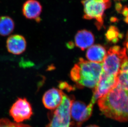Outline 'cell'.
Returning <instances> with one entry per match:
<instances>
[{
	"instance_id": "7",
	"label": "cell",
	"mask_w": 128,
	"mask_h": 127,
	"mask_svg": "<svg viewBox=\"0 0 128 127\" xmlns=\"http://www.w3.org/2000/svg\"><path fill=\"white\" fill-rule=\"evenodd\" d=\"M117 85V76L107 74L102 71L99 80L93 90L90 103L94 104L97 100L108 94Z\"/></svg>"
},
{
	"instance_id": "19",
	"label": "cell",
	"mask_w": 128,
	"mask_h": 127,
	"mask_svg": "<svg viewBox=\"0 0 128 127\" xmlns=\"http://www.w3.org/2000/svg\"><path fill=\"white\" fill-rule=\"evenodd\" d=\"M126 50H127V51H126V53H127V55H128V33H127V35H126Z\"/></svg>"
},
{
	"instance_id": "13",
	"label": "cell",
	"mask_w": 128,
	"mask_h": 127,
	"mask_svg": "<svg viewBox=\"0 0 128 127\" xmlns=\"http://www.w3.org/2000/svg\"><path fill=\"white\" fill-rule=\"evenodd\" d=\"M106 55L104 47L100 45H94L88 48L86 57L90 61L102 63L104 61Z\"/></svg>"
},
{
	"instance_id": "4",
	"label": "cell",
	"mask_w": 128,
	"mask_h": 127,
	"mask_svg": "<svg viewBox=\"0 0 128 127\" xmlns=\"http://www.w3.org/2000/svg\"><path fill=\"white\" fill-rule=\"evenodd\" d=\"M74 100L64 94L61 104L48 114L49 122L46 127H70V107Z\"/></svg>"
},
{
	"instance_id": "2",
	"label": "cell",
	"mask_w": 128,
	"mask_h": 127,
	"mask_svg": "<svg viewBox=\"0 0 128 127\" xmlns=\"http://www.w3.org/2000/svg\"><path fill=\"white\" fill-rule=\"evenodd\" d=\"M102 71V64L88 61L80 58L70 71L72 80L78 87L94 88Z\"/></svg>"
},
{
	"instance_id": "18",
	"label": "cell",
	"mask_w": 128,
	"mask_h": 127,
	"mask_svg": "<svg viewBox=\"0 0 128 127\" xmlns=\"http://www.w3.org/2000/svg\"><path fill=\"white\" fill-rule=\"evenodd\" d=\"M120 13L122 14L124 17V21L128 24V6H125L122 7Z\"/></svg>"
},
{
	"instance_id": "6",
	"label": "cell",
	"mask_w": 128,
	"mask_h": 127,
	"mask_svg": "<svg viewBox=\"0 0 128 127\" xmlns=\"http://www.w3.org/2000/svg\"><path fill=\"white\" fill-rule=\"evenodd\" d=\"M9 114L15 122L21 123L31 117L32 109L27 99L18 98L11 106Z\"/></svg>"
},
{
	"instance_id": "20",
	"label": "cell",
	"mask_w": 128,
	"mask_h": 127,
	"mask_svg": "<svg viewBox=\"0 0 128 127\" xmlns=\"http://www.w3.org/2000/svg\"><path fill=\"white\" fill-rule=\"evenodd\" d=\"M99 127V126H96V125H90L89 126H87V127Z\"/></svg>"
},
{
	"instance_id": "12",
	"label": "cell",
	"mask_w": 128,
	"mask_h": 127,
	"mask_svg": "<svg viewBox=\"0 0 128 127\" xmlns=\"http://www.w3.org/2000/svg\"><path fill=\"white\" fill-rule=\"evenodd\" d=\"M75 43L76 46L82 50L92 46L94 43V37L90 31L84 30L79 31L75 36Z\"/></svg>"
},
{
	"instance_id": "1",
	"label": "cell",
	"mask_w": 128,
	"mask_h": 127,
	"mask_svg": "<svg viewBox=\"0 0 128 127\" xmlns=\"http://www.w3.org/2000/svg\"><path fill=\"white\" fill-rule=\"evenodd\" d=\"M100 109L107 117L128 121V92L116 86L98 101Z\"/></svg>"
},
{
	"instance_id": "10",
	"label": "cell",
	"mask_w": 128,
	"mask_h": 127,
	"mask_svg": "<svg viewBox=\"0 0 128 127\" xmlns=\"http://www.w3.org/2000/svg\"><path fill=\"white\" fill-rule=\"evenodd\" d=\"M42 11L41 4L37 0H27L23 4L22 12L25 17L39 22Z\"/></svg>"
},
{
	"instance_id": "5",
	"label": "cell",
	"mask_w": 128,
	"mask_h": 127,
	"mask_svg": "<svg viewBox=\"0 0 128 127\" xmlns=\"http://www.w3.org/2000/svg\"><path fill=\"white\" fill-rule=\"evenodd\" d=\"M128 59L126 48L114 46L106 53L102 64V71L107 74L117 76L122 64Z\"/></svg>"
},
{
	"instance_id": "3",
	"label": "cell",
	"mask_w": 128,
	"mask_h": 127,
	"mask_svg": "<svg viewBox=\"0 0 128 127\" xmlns=\"http://www.w3.org/2000/svg\"><path fill=\"white\" fill-rule=\"evenodd\" d=\"M84 19H95L96 25L98 30L102 27L104 16L107 9L111 6V0H82Z\"/></svg>"
},
{
	"instance_id": "21",
	"label": "cell",
	"mask_w": 128,
	"mask_h": 127,
	"mask_svg": "<svg viewBox=\"0 0 128 127\" xmlns=\"http://www.w3.org/2000/svg\"></svg>"
},
{
	"instance_id": "9",
	"label": "cell",
	"mask_w": 128,
	"mask_h": 127,
	"mask_svg": "<svg viewBox=\"0 0 128 127\" xmlns=\"http://www.w3.org/2000/svg\"><path fill=\"white\" fill-rule=\"evenodd\" d=\"M64 94L62 90L55 88L48 90L43 96L42 101L44 106L50 110L56 109L62 102Z\"/></svg>"
},
{
	"instance_id": "15",
	"label": "cell",
	"mask_w": 128,
	"mask_h": 127,
	"mask_svg": "<svg viewBox=\"0 0 128 127\" xmlns=\"http://www.w3.org/2000/svg\"><path fill=\"white\" fill-rule=\"evenodd\" d=\"M105 36L110 42L116 43L118 41L119 38L122 37V35L120 34L118 29L116 26H111L105 34Z\"/></svg>"
},
{
	"instance_id": "14",
	"label": "cell",
	"mask_w": 128,
	"mask_h": 127,
	"mask_svg": "<svg viewBox=\"0 0 128 127\" xmlns=\"http://www.w3.org/2000/svg\"><path fill=\"white\" fill-rule=\"evenodd\" d=\"M14 20L8 16L0 17V35L3 36L10 35L14 30Z\"/></svg>"
},
{
	"instance_id": "11",
	"label": "cell",
	"mask_w": 128,
	"mask_h": 127,
	"mask_svg": "<svg viewBox=\"0 0 128 127\" xmlns=\"http://www.w3.org/2000/svg\"><path fill=\"white\" fill-rule=\"evenodd\" d=\"M27 41L22 35H11L6 41V48L9 53L15 55L23 53L27 48Z\"/></svg>"
},
{
	"instance_id": "17",
	"label": "cell",
	"mask_w": 128,
	"mask_h": 127,
	"mask_svg": "<svg viewBox=\"0 0 128 127\" xmlns=\"http://www.w3.org/2000/svg\"><path fill=\"white\" fill-rule=\"evenodd\" d=\"M0 127H32L27 124L11 122L7 119H0Z\"/></svg>"
},
{
	"instance_id": "8",
	"label": "cell",
	"mask_w": 128,
	"mask_h": 127,
	"mask_svg": "<svg viewBox=\"0 0 128 127\" xmlns=\"http://www.w3.org/2000/svg\"><path fill=\"white\" fill-rule=\"evenodd\" d=\"M93 106L90 102L87 106L82 102L74 100L70 107V116L72 120L71 124L74 123L76 127H80L91 116Z\"/></svg>"
},
{
	"instance_id": "16",
	"label": "cell",
	"mask_w": 128,
	"mask_h": 127,
	"mask_svg": "<svg viewBox=\"0 0 128 127\" xmlns=\"http://www.w3.org/2000/svg\"><path fill=\"white\" fill-rule=\"evenodd\" d=\"M128 92V72L120 71L117 76V85Z\"/></svg>"
}]
</instances>
